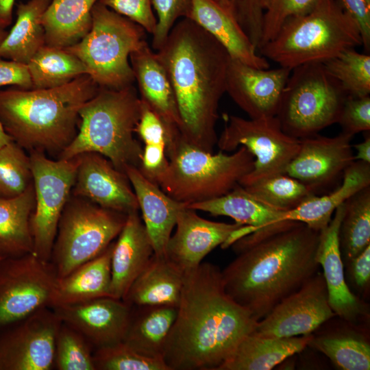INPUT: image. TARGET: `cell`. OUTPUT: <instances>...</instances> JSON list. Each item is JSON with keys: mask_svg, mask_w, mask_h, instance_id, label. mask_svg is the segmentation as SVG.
<instances>
[{"mask_svg": "<svg viewBox=\"0 0 370 370\" xmlns=\"http://www.w3.org/2000/svg\"><path fill=\"white\" fill-rule=\"evenodd\" d=\"M319 232L293 221L274 223L234 242L237 257L221 271L226 293L257 321L318 272Z\"/></svg>", "mask_w": 370, "mask_h": 370, "instance_id": "cell-1", "label": "cell"}, {"mask_svg": "<svg viewBox=\"0 0 370 370\" xmlns=\"http://www.w3.org/2000/svg\"><path fill=\"white\" fill-rule=\"evenodd\" d=\"M257 322L226 293L221 270L201 262L184 273L162 358L169 370H218Z\"/></svg>", "mask_w": 370, "mask_h": 370, "instance_id": "cell-2", "label": "cell"}, {"mask_svg": "<svg viewBox=\"0 0 370 370\" xmlns=\"http://www.w3.org/2000/svg\"><path fill=\"white\" fill-rule=\"evenodd\" d=\"M156 53L174 92L182 137L213 153L230 56L217 39L188 18L175 23Z\"/></svg>", "mask_w": 370, "mask_h": 370, "instance_id": "cell-3", "label": "cell"}, {"mask_svg": "<svg viewBox=\"0 0 370 370\" xmlns=\"http://www.w3.org/2000/svg\"><path fill=\"white\" fill-rule=\"evenodd\" d=\"M99 88L86 74L53 88L0 90V121L24 149L58 156L77 134L81 108Z\"/></svg>", "mask_w": 370, "mask_h": 370, "instance_id": "cell-4", "label": "cell"}, {"mask_svg": "<svg viewBox=\"0 0 370 370\" xmlns=\"http://www.w3.org/2000/svg\"><path fill=\"white\" fill-rule=\"evenodd\" d=\"M140 106L133 85L121 89L100 88L81 108L77 134L58 159L69 160L95 152L124 173L128 166L138 169L143 147L134 134Z\"/></svg>", "mask_w": 370, "mask_h": 370, "instance_id": "cell-5", "label": "cell"}, {"mask_svg": "<svg viewBox=\"0 0 370 370\" xmlns=\"http://www.w3.org/2000/svg\"><path fill=\"white\" fill-rule=\"evenodd\" d=\"M359 45H362L359 27L338 0H319L308 12L286 21L259 50L280 66L292 70L324 62Z\"/></svg>", "mask_w": 370, "mask_h": 370, "instance_id": "cell-6", "label": "cell"}, {"mask_svg": "<svg viewBox=\"0 0 370 370\" xmlns=\"http://www.w3.org/2000/svg\"><path fill=\"white\" fill-rule=\"evenodd\" d=\"M166 153L169 165L157 185L187 206L230 193L253 169L255 161L243 146L230 154H214L188 143L180 132L167 140Z\"/></svg>", "mask_w": 370, "mask_h": 370, "instance_id": "cell-7", "label": "cell"}, {"mask_svg": "<svg viewBox=\"0 0 370 370\" xmlns=\"http://www.w3.org/2000/svg\"><path fill=\"white\" fill-rule=\"evenodd\" d=\"M145 32L98 1L92 10L89 32L64 49L86 65L88 75L100 88L121 89L135 82L129 58L145 41Z\"/></svg>", "mask_w": 370, "mask_h": 370, "instance_id": "cell-8", "label": "cell"}, {"mask_svg": "<svg viewBox=\"0 0 370 370\" xmlns=\"http://www.w3.org/2000/svg\"><path fill=\"white\" fill-rule=\"evenodd\" d=\"M348 95L322 62L293 69L276 114L283 131L301 139L337 123Z\"/></svg>", "mask_w": 370, "mask_h": 370, "instance_id": "cell-9", "label": "cell"}, {"mask_svg": "<svg viewBox=\"0 0 370 370\" xmlns=\"http://www.w3.org/2000/svg\"><path fill=\"white\" fill-rule=\"evenodd\" d=\"M127 214L71 195L60 216L50 262L58 278L101 254L119 236Z\"/></svg>", "mask_w": 370, "mask_h": 370, "instance_id": "cell-10", "label": "cell"}, {"mask_svg": "<svg viewBox=\"0 0 370 370\" xmlns=\"http://www.w3.org/2000/svg\"><path fill=\"white\" fill-rule=\"evenodd\" d=\"M223 118L224 128L217 142L220 151L232 152L243 146L255 158L253 169L241 180V186L286 173L300 140L285 133L276 116L246 119L225 114Z\"/></svg>", "mask_w": 370, "mask_h": 370, "instance_id": "cell-11", "label": "cell"}, {"mask_svg": "<svg viewBox=\"0 0 370 370\" xmlns=\"http://www.w3.org/2000/svg\"><path fill=\"white\" fill-rule=\"evenodd\" d=\"M35 206L30 218L33 254L49 261L62 212L75 183L77 157L51 160L40 151L30 152Z\"/></svg>", "mask_w": 370, "mask_h": 370, "instance_id": "cell-12", "label": "cell"}, {"mask_svg": "<svg viewBox=\"0 0 370 370\" xmlns=\"http://www.w3.org/2000/svg\"><path fill=\"white\" fill-rule=\"evenodd\" d=\"M58 277L33 253L0 260V325L51 308Z\"/></svg>", "mask_w": 370, "mask_h": 370, "instance_id": "cell-13", "label": "cell"}, {"mask_svg": "<svg viewBox=\"0 0 370 370\" xmlns=\"http://www.w3.org/2000/svg\"><path fill=\"white\" fill-rule=\"evenodd\" d=\"M62 321L49 307L0 325V370H51Z\"/></svg>", "mask_w": 370, "mask_h": 370, "instance_id": "cell-14", "label": "cell"}, {"mask_svg": "<svg viewBox=\"0 0 370 370\" xmlns=\"http://www.w3.org/2000/svg\"><path fill=\"white\" fill-rule=\"evenodd\" d=\"M334 317L323 274L318 271L258 321L251 334L272 338L311 334Z\"/></svg>", "mask_w": 370, "mask_h": 370, "instance_id": "cell-15", "label": "cell"}, {"mask_svg": "<svg viewBox=\"0 0 370 370\" xmlns=\"http://www.w3.org/2000/svg\"><path fill=\"white\" fill-rule=\"evenodd\" d=\"M352 138L341 132L333 137L317 134L299 139V150L285 173L301 182L314 195L330 192L354 161Z\"/></svg>", "mask_w": 370, "mask_h": 370, "instance_id": "cell-16", "label": "cell"}, {"mask_svg": "<svg viewBox=\"0 0 370 370\" xmlns=\"http://www.w3.org/2000/svg\"><path fill=\"white\" fill-rule=\"evenodd\" d=\"M291 71L258 69L230 58L226 92L249 119L275 116Z\"/></svg>", "mask_w": 370, "mask_h": 370, "instance_id": "cell-17", "label": "cell"}, {"mask_svg": "<svg viewBox=\"0 0 370 370\" xmlns=\"http://www.w3.org/2000/svg\"><path fill=\"white\" fill-rule=\"evenodd\" d=\"M76 157L78 165L71 195L127 215L138 211L136 196L125 173L100 153L86 152Z\"/></svg>", "mask_w": 370, "mask_h": 370, "instance_id": "cell-18", "label": "cell"}, {"mask_svg": "<svg viewBox=\"0 0 370 370\" xmlns=\"http://www.w3.org/2000/svg\"><path fill=\"white\" fill-rule=\"evenodd\" d=\"M344 203L336 208L329 224L319 232L316 260L323 269L330 307L349 325L358 328L367 317V304L354 295L345 280L339 241V230L344 214Z\"/></svg>", "mask_w": 370, "mask_h": 370, "instance_id": "cell-19", "label": "cell"}, {"mask_svg": "<svg viewBox=\"0 0 370 370\" xmlns=\"http://www.w3.org/2000/svg\"><path fill=\"white\" fill-rule=\"evenodd\" d=\"M51 308L62 323L80 333L94 349L123 341L132 310L122 299L112 297Z\"/></svg>", "mask_w": 370, "mask_h": 370, "instance_id": "cell-20", "label": "cell"}, {"mask_svg": "<svg viewBox=\"0 0 370 370\" xmlns=\"http://www.w3.org/2000/svg\"><path fill=\"white\" fill-rule=\"evenodd\" d=\"M243 225L205 219L186 206L178 214L175 233L166 245V257L183 273L192 270Z\"/></svg>", "mask_w": 370, "mask_h": 370, "instance_id": "cell-21", "label": "cell"}, {"mask_svg": "<svg viewBox=\"0 0 370 370\" xmlns=\"http://www.w3.org/2000/svg\"><path fill=\"white\" fill-rule=\"evenodd\" d=\"M140 99L163 122L168 136L180 130V120L174 92L156 52L145 40L130 56Z\"/></svg>", "mask_w": 370, "mask_h": 370, "instance_id": "cell-22", "label": "cell"}, {"mask_svg": "<svg viewBox=\"0 0 370 370\" xmlns=\"http://www.w3.org/2000/svg\"><path fill=\"white\" fill-rule=\"evenodd\" d=\"M118 236L111 258L110 297L123 300L154 251L138 211L127 215Z\"/></svg>", "mask_w": 370, "mask_h": 370, "instance_id": "cell-23", "label": "cell"}, {"mask_svg": "<svg viewBox=\"0 0 370 370\" xmlns=\"http://www.w3.org/2000/svg\"><path fill=\"white\" fill-rule=\"evenodd\" d=\"M142 212V220L150 238L154 254L166 256L168 241L182 209L187 206L166 195L147 179L135 166L125 169Z\"/></svg>", "mask_w": 370, "mask_h": 370, "instance_id": "cell-24", "label": "cell"}, {"mask_svg": "<svg viewBox=\"0 0 370 370\" xmlns=\"http://www.w3.org/2000/svg\"><path fill=\"white\" fill-rule=\"evenodd\" d=\"M188 18L217 39L230 57L258 69H269V63L257 53L232 12L213 0H190Z\"/></svg>", "mask_w": 370, "mask_h": 370, "instance_id": "cell-25", "label": "cell"}, {"mask_svg": "<svg viewBox=\"0 0 370 370\" xmlns=\"http://www.w3.org/2000/svg\"><path fill=\"white\" fill-rule=\"evenodd\" d=\"M368 186H370V163L354 161L336 188L322 195H314L296 208L284 212L275 223L298 221L320 232L329 224L338 207Z\"/></svg>", "mask_w": 370, "mask_h": 370, "instance_id": "cell-26", "label": "cell"}, {"mask_svg": "<svg viewBox=\"0 0 370 370\" xmlns=\"http://www.w3.org/2000/svg\"><path fill=\"white\" fill-rule=\"evenodd\" d=\"M313 334L286 338L262 337L249 334L237 345L218 370H270L301 352Z\"/></svg>", "mask_w": 370, "mask_h": 370, "instance_id": "cell-27", "label": "cell"}, {"mask_svg": "<svg viewBox=\"0 0 370 370\" xmlns=\"http://www.w3.org/2000/svg\"><path fill=\"white\" fill-rule=\"evenodd\" d=\"M184 273L166 256L153 254L123 299L130 307L170 305L178 306Z\"/></svg>", "mask_w": 370, "mask_h": 370, "instance_id": "cell-28", "label": "cell"}, {"mask_svg": "<svg viewBox=\"0 0 370 370\" xmlns=\"http://www.w3.org/2000/svg\"><path fill=\"white\" fill-rule=\"evenodd\" d=\"M114 242L95 258L58 278L51 308L110 297L111 258Z\"/></svg>", "mask_w": 370, "mask_h": 370, "instance_id": "cell-29", "label": "cell"}, {"mask_svg": "<svg viewBox=\"0 0 370 370\" xmlns=\"http://www.w3.org/2000/svg\"><path fill=\"white\" fill-rule=\"evenodd\" d=\"M131 308L123 342L144 356L162 358L168 334L177 316V306L158 305Z\"/></svg>", "mask_w": 370, "mask_h": 370, "instance_id": "cell-30", "label": "cell"}, {"mask_svg": "<svg viewBox=\"0 0 370 370\" xmlns=\"http://www.w3.org/2000/svg\"><path fill=\"white\" fill-rule=\"evenodd\" d=\"M99 0H51L42 15L45 45L65 49L79 42L90 30L92 10Z\"/></svg>", "mask_w": 370, "mask_h": 370, "instance_id": "cell-31", "label": "cell"}, {"mask_svg": "<svg viewBox=\"0 0 370 370\" xmlns=\"http://www.w3.org/2000/svg\"><path fill=\"white\" fill-rule=\"evenodd\" d=\"M51 0H29L17 5L16 21L0 45V58L27 64L45 45L41 17Z\"/></svg>", "mask_w": 370, "mask_h": 370, "instance_id": "cell-32", "label": "cell"}, {"mask_svg": "<svg viewBox=\"0 0 370 370\" xmlns=\"http://www.w3.org/2000/svg\"><path fill=\"white\" fill-rule=\"evenodd\" d=\"M34 206L33 183L16 197H0V258L33 253L30 218Z\"/></svg>", "mask_w": 370, "mask_h": 370, "instance_id": "cell-33", "label": "cell"}, {"mask_svg": "<svg viewBox=\"0 0 370 370\" xmlns=\"http://www.w3.org/2000/svg\"><path fill=\"white\" fill-rule=\"evenodd\" d=\"M213 216H227L248 225L249 234L274 223L285 211L271 207L249 195L240 184L230 193L210 200L187 206Z\"/></svg>", "mask_w": 370, "mask_h": 370, "instance_id": "cell-34", "label": "cell"}, {"mask_svg": "<svg viewBox=\"0 0 370 370\" xmlns=\"http://www.w3.org/2000/svg\"><path fill=\"white\" fill-rule=\"evenodd\" d=\"M33 89L53 88L88 75L86 65L64 49L44 45L27 64Z\"/></svg>", "mask_w": 370, "mask_h": 370, "instance_id": "cell-35", "label": "cell"}, {"mask_svg": "<svg viewBox=\"0 0 370 370\" xmlns=\"http://www.w3.org/2000/svg\"><path fill=\"white\" fill-rule=\"evenodd\" d=\"M356 329L313 336L308 346L325 354L340 369L369 370L370 345Z\"/></svg>", "mask_w": 370, "mask_h": 370, "instance_id": "cell-36", "label": "cell"}, {"mask_svg": "<svg viewBox=\"0 0 370 370\" xmlns=\"http://www.w3.org/2000/svg\"><path fill=\"white\" fill-rule=\"evenodd\" d=\"M141 101L140 114L136 134L143 143L138 170L149 180L158 184L169 165L166 153V131L158 116Z\"/></svg>", "mask_w": 370, "mask_h": 370, "instance_id": "cell-37", "label": "cell"}, {"mask_svg": "<svg viewBox=\"0 0 370 370\" xmlns=\"http://www.w3.org/2000/svg\"><path fill=\"white\" fill-rule=\"evenodd\" d=\"M344 206L339 241L341 254L349 261L370 245V186L352 195Z\"/></svg>", "mask_w": 370, "mask_h": 370, "instance_id": "cell-38", "label": "cell"}, {"mask_svg": "<svg viewBox=\"0 0 370 370\" xmlns=\"http://www.w3.org/2000/svg\"><path fill=\"white\" fill-rule=\"evenodd\" d=\"M328 73L336 79L350 97L370 93V56L347 49L322 62Z\"/></svg>", "mask_w": 370, "mask_h": 370, "instance_id": "cell-39", "label": "cell"}, {"mask_svg": "<svg viewBox=\"0 0 370 370\" xmlns=\"http://www.w3.org/2000/svg\"><path fill=\"white\" fill-rule=\"evenodd\" d=\"M243 188L258 200L285 212L296 208L314 195L304 184L286 173Z\"/></svg>", "mask_w": 370, "mask_h": 370, "instance_id": "cell-40", "label": "cell"}, {"mask_svg": "<svg viewBox=\"0 0 370 370\" xmlns=\"http://www.w3.org/2000/svg\"><path fill=\"white\" fill-rule=\"evenodd\" d=\"M33 183L30 158L14 140L0 148V197L19 196Z\"/></svg>", "mask_w": 370, "mask_h": 370, "instance_id": "cell-41", "label": "cell"}, {"mask_svg": "<svg viewBox=\"0 0 370 370\" xmlns=\"http://www.w3.org/2000/svg\"><path fill=\"white\" fill-rule=\"evenodd\" d=\"M94 349L77 331L61 323L54 347V366L57 370H95Z\"/></svg>", "mask_w": 370, "mask_h": 370, "instance_id": "cell-42", "label": "cell"}, {"mask_svg": "<svg viewBox=\"0 0 370 370\" xmlns=\"http://www.w3.org/2000/svg\"><path fill=\"white\" fill-rule=\"evenodd\" d=\"M95 370H169L162 358L144 356L124 342L95 349Z\"/></svg>", "mask_w": 370, "mask_h": 370, "instance_id": "cell-43", "label": "cell"}, {"mask_svg": "<svg viewBox=\"0 0 370 370\" xmlns=\"http://www.w3.org/2000/svg\"><path fill=\"white\" fill-rule=\"evenodd\" d=\"M318 1L266 0L260 49L275 36L286 21L308 12L316 5Z\"/></svg>", "mask_w": 370, "mask_h": 370, "instance_id": "cell-44", "label": "cell"}, {"mask_svg": "<svg viewBox=\"0 0 370 370\" xmlns=\"http://www.w3.org/2000/svg\"><path fill=\"white\" fill-rule=\"evenodd\" d=\"M151 4L157 15L151 47L158 51L165 42L176 21L187 16L190 0H151Z\"/></svg>", "mask_w": 370, "mask_h": 370, "instance_id": "cell-45", "label": "cell"}, {"mask_svg": "<svg viewBox=\"0 0 370 370\" xmlns=\"http://www.w3.org/2000/svg\"><path fill=\"white\" fill-rule=\"evenodd\" d=\"M232 12L256 48L261 44L266 0H230Z\"/></svg>", "mask_w": 370, "mask_h": 370, "instance_id": "cell-46", "label": "cell"}, {"mask_svg": "<svg viewBox=\"0 0 370 370\" xmlns=\"http://www.w3.org/2000/svg\"><path fill=\"white\" fill-rule=\"evenodd\" d=\"M342 132L354 134L370 130V97H350L345 99L338 123Z\"/></svg>", "mask_w": 370, "mask_h": 370, "instance_id": "cell-47", "label": "cell"}, {"mask_svg": "<svg viewBox=\"0 0 370 370\" xmlns=\"http://www.w3.org/2000/svg\"><path fill=\"white\" fill-rule=\"evenodd\" d=\"M115 12L140 25L153 35L157 19L152 10L151 0H99Z\"/></svg>", "mask_w": 370, "mask_h": 370, "instance_id": "cell-48", "label": "cell"}, {"mask_svg": "<svg viewBox=\"0 0 370 370\" xmlns=\"http://www.w3.org/2000/svg\"><path fill=\"white\" fill-rule=\"evenodd\" d=\"M343 10L356 22L361 35L362 46L370 48V0H338Z\"/></svg>", "mask_w": 370, "mask_h": 370, "instance_id": "cell-49", "label": "cell"}, {"mask_svg": "<svg viewBox=\"0 0 370 370\" xmlns=\"http://www.w3.org/2000/svg\"><path fill=\"white\" fill-rule=\"evenodd\" d=\"M8 85L23 89L32 88L27 64L0 58V87Z\"/></svg>", "mask_w": 370, "mask_h": 370, "instance_id": "cell-50", "label": "cell"}, {"mask_svg": "<svg viewBox=\"0 0 370 370\" xmlns=\"http://www.w3.org/2000/svg\"><path fill=\"white\" fill-rule=\"evenodd\" d=\"M348 262L355 286L360 291L367 290L370 282V245Z\"/></svg>", "mask_w": 370, "mask_h": 370, "instance_id": "cell-51", "label": "cell"}, {"mask_svg": "<svg viewBox=\"0 0 370 370\" xmlns=\"http://www.w3.org/2000/svg\"><path fill=\"white\" fill-rule=\"evenodd\" d=\"M356 151L354 154V161L370 163V135L368 134L362 142L352 145Z\"/></svg>", "mask_w": 370, "mask_h": 370, "instance_id": "cell-52", "label": "cell"}, {"mask_svg": "<svg viewBox=\"0 0 370 370\" xmlns=\"http://www.w3.org/2000/svg\"><path fill=\"white\" fill-rule=\"evenodd\" d=\"M14 1L0 0V28L5 29L12 23Z\"/></svg>", "mask_w": 370, "mask_h": 370, "instance_id": "cell-53", "label": "cell"}, {"mask_svg": "<svg viewBox=\"0 0 370 370\" xmlns=\"http://www.w3.org/2000/svg\"><path fill=\"white\" fill-rule=\"evenodd\" d=\"M12 138L5 131L0 121V148L12 141Z\"/></svg>", "mask_w": 370, "mask_h": 370, "instance_id": "cell-54", "label": "cell"}, {"mask_svg": "<svg viewBox=\"0 0 370 370\" xmlns=\"http://www.w3.org/2000/svg\"><path fill=\"white\" fill-rule=\"evenodd\" d=\"M223 8L232 12L230 0H213ZM233 14V13H232Z\"/></svg>", "mask_w": 370, "mask_h": 370, "instance_id": "cell-55", "label": "cell"}, {"mask_svg": "<svg viewBox=\"0 0 370 370\" xmlns=\"http://www.w3.org/2000/svg\"><path fill=\"white\" fill-rule=\"evenodd\" d=\"M8 34V32L5 30V29L0 28V45L3 41Z\"/></svg>", "mask_w": 370, "mask_h": 370, "instance_id": "cell-56", "label": "cell"}, {"mask_svg": "<svg viewBox=\"0 0 370 370\" xmlns=\"http://www.w3.org/2000/svg\"><path fill=\"white\" fill-rule=\"evenodd\" d=\"M2 259L1 258H0V260Z\"/></svg>", "mask_w": 370, "mask_h": 370, "instance_id": "cell-57", "label": "cell"}]
</instances>
